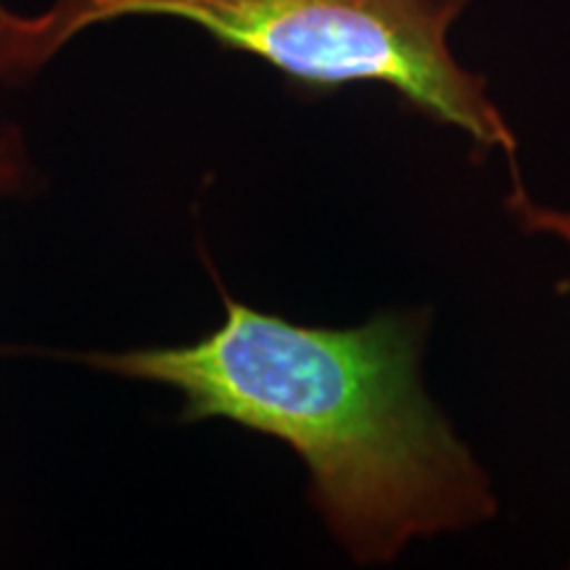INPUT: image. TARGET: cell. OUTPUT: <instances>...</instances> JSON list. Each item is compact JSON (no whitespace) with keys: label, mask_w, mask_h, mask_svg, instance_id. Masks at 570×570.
Here are the masks:
<instances>
[{"label":"cell","mask_w":570,"mask_h":570,"mask_svg":"<svg viewBox=\"0 0 570 570\" xmlns=\"http://www.w3.org/2000/svg\"><path fill=\"white\" fill-rule=\"evenodd\" d=\"M27 180V161L21 151V138L9 132L0 138V194H17Z\"/></svg>","instance_id":"4"},{"label":"cell","mask_w":570,"mask_h":570,"mask_svg":"<svg viewBox=\"0 0 570 570\" xmlns=\"http://www.w3.org/2000/svg\"><path fill=\"white\" fill-rule=\"evenodd\" d=\"M223 302L225 323L196 344L77 360L180 391L183 423L230 420L288 444L325 525L360 566L494 518L487 473L420 383L425 309L315 327L227 291Z\"/></svg>","instance_id":"1"},{"label":"cell","mask_w":570,"mask_h":570,"mask_svg":"<svg viewBox=\"0 0 570 570\" xmlns=\"http://www.w3.org/2000/svg\"><path fill=\"white\" fill-rule=\"evenodd\" d=\"M470 0H56L19 17L0 6V80L38 71L90 27L125 17H173L209 32L227 51L269 63L304 96L356 82L386 85L436 125L465 132L475 156L502 151L518 175V140L489 98L487 77L449 48Z\"/></svg>","instance_id":"2"},{"label":"cell","mask_w":570,"mask_h":570,"mask_svg":"<svg viewBox=\"0 0 570 570\" xmlns=\"http://www.w3.org/2000/svg\"><path fill=\"white\" fill-rule=\"evenodd\" d=\"M508 204H510V209L518 214L520 225L529 227V230H533V233L558 235V238H562L570 246V214L568 212L547 209V206L533 204L520 180L512 183V194L508 198Z\"/></svg>","instance_id":"3"}]
</instances>
